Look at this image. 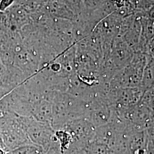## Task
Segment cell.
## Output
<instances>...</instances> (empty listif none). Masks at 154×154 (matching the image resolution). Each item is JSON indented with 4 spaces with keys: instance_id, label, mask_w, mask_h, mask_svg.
I'll return each mask as SVG.
<instances>
[{
    "instance_id": "6da1fadb",
    "label": "cell",
    "mask_w": 154,
    "mask_h": 154,
    "mask_svg": "<svg viewBox=\"0 0 154 154\" xmlns=\"http://www.w3.org/2000/svg\"><path fill=\"white\" fill-rule=\"evenodd\" d=\"M20 117L31 143L41 147L45 152L55 138V131L52 127L37 121L32 116Z\"/></svg>"
},
{
    "instance_id": "7a4b0ae2",
    "label": "cell",
    "mask_w": 154,
    "mask_h": 154,
    "mask_svg": "<svg viewBox=\"0 0 154 154\" xmlns=\"http://www.w3.org/2000/svg\"><path fill=\"white\" fill-rule=\"evenodd\" d=\"M44 11L49 16L72 22L75 21L78 17L65 0H49Z\"/></svg>"
},
{
    "instance_id": "3957f363",
    "label": "cell",
    "mask_w": 154,
    "mask_h": 154,
    "mask_svg": "<svg viewBox=\"0 0 154 154\" xmlns=\"http://www.w3.org/2000/svg\"><path fill=\"white\" fill-rule=\"evenodd\" d=\"M55 138L60 144L61 151L63 154L67 151L73 143L72 135L65 130H59L55 131Z\"/></svg>"
},
{
    "instance_id": "277c9868",
    "label": "cell",
    "mask_w": 154,
    "mask_h": 154,
    "mask_svg": "<svg viewBox=\"0 0 154 154\" xmlns=\"http://www.w3.org/2000/svg\"><path fill=\"white\" fill-rule=\"evenodd\" d=\"M84 11H94L105 4L107 0H82Z\"/></svg>"
},
{
    "instance_id": "5b68a950",
    "label": "cell",
    "mask_w": 154,
    "mask_h": 154,
    "mask_svg": "<svg viewBox=\"0 0 154 154\" xmlns=\"http://www.w3.org/2000/svg\"><path fill=\"white\" fill-rule=\"evenodd\" d=\"M65 1L77 17L82 13L83 10L82 0H65Z\"/></svg>"
},
{
    "instance_id": "8992f818",
    "label": "cell",
    "mask_w": 154,
    "mask_h": 154,
    "mask_svg": "<svg viewBox=\"0 0 154 154\" xmlns=\"http://www.w3.org/2000/svg\"><path fill=\"white\" fill-rule=\"evenodd\" d=\"M45 154H63L61 151L60 144L56 138H54L49 147L45 152Z\"/></svg>"
},
{
    "instance_id": "52a82bcc",
    "label": "cell",
    "mask_w": 154,
    "mask_h": 154,
    "mask_svg": "<svg viewBox=\"0 0 154 154\" xmlns=\"http://www.w3.org/2000/svg\"><path fill=\"white\" fill-rule=\"evenodd\" d=\"M16 2V0H1L0 1V11L5 13L11 6Z\"/></svg>"
},
{
    "instance_id": "ba28073f",
    "label": "cell",
    "mask_w": 154,
    "mask_h": 154,
    "mask_svg": "<svg viewBox=\"0 0 154 154\" xmlns=\"http://www.w3.org/2000/svg\"><path fill=\"white\" fill-rule=\"evenodd\" d=\"M146 54L154 59V35L149 41L147 44Z\"/></svg>"
},
{
    "instance_id": "9c48e42d",
    "label": "cell",
    "mask_w": 154,
    "mask_h": 154,
    "mask_svg": "<svg viewBox=\"0 0 154 154\" xmlns=\"http://www.w3.org/2000/svg\"><path fill=\"white\" fill-rule=\"evenodd\" d=\"M146 16L154 22V5L149 8L147 11L146 13Z\"/></svg>"
},
{
    "instance_id": "30bf717a",
    "label": "cell",
    "mask_w": 154,
    "mask_h": 154,
    "mask_svg": "<svg viewBox=\"0 0 154 154\" xmlns=\"http://www.w3.org/2000/svg\"><path fill=\"white\" fill-rule=\"evenodd\" d=\"M29 0H16V4H20V5H23L25 3H26Z\"/></svg>"
},
{
    "instance_id": "8fae6325",
    "label": "cell",
    "mask_w": 154,
    "mask_h": 154,
    "mask_svg": "<svg viewBox=\"0 0 154 154\" xmlns=\"http://www.w3.org/2000/svg\"><path fill=\"white\" fill-rule=\"evenodd\" d=\"M4 17H5V13H2V12L0 11V20H3Z\"/></svg>"
},
{
    "instance_id": "7c38bea8",
    "label": "cell",
    "mask_w": 154,
    "mask_h": 154,
    "mask_svg": "<svg viewBox=\"0 0 154 154\" xmlns=\"http://www.w3.org/2000/svg\"><path fill=\"white\" fill-rule=\"evenodd\" d=\"M6 152H5L4 149L0 148V154H6Z\"/></svg>"
},
{
    "instance_id": "4fadbf2b",
    "label": "cell",
    "mask_w": 154,
    "mask_h": 154,
    "mask_svg": "<svg viewBox=\"0 0 154 154\" xmlns=\"http://www.w3.org/2000/svg\"></svg>"
},
{
    "instance_id": "5bb4252c",
    "label": "cell",
    "mask_w": 154,
    "mask_h": 154,
    "mask_svg": "<svg viewBox=\"0 0 154 154\" xmlns=\"http://www.w3.org/2000/svg\"><path fill=\"white\" fill-rule=\"evenodd\" d=\"M0 1H1V0H0Z\"/></svg>"
}]
</instances>
